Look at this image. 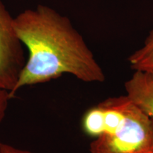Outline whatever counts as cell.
<instances>
[{
	"label": "cell",
	"mask_w": 153,
	"mask_h": 153,
	"mask_svg": "<svg viewBox=\"0 0 153 153\" xmlns=\"http://www.w3.org/2000/svg\"><path fill=\"white\" fill-rule=\"evenodd\" d=\"M17 36L27 49V60L10 93L45 83L65 74L85 82H103L105 74L81 34L67 16L46 5L14 17Z\"/></svg>",
	"instance_id": "1"
},
{
	"label": "cell",
	"mask_w": 153,
	"mask_h": 153,
	"mask_svg": "<svg viewBox=\"0 0 153 153\" xmlns=\"http://www.w3.org/2000/svg\"><path fill=\"white\" fill-rule=\"evenodd\" d=\"M82 126L94 137L89 153H153V120L126 95L110 97L88 109Z\"/></svg>",
	"instance_id": "2"
},
{
	"label": "cell",
	"mask_w": 153,
	"mask_h": 153,
	"mask_svg": "<svg viewBox=\"0 0 153 153\" xmlns=\"http://www.w3.org/2000/svg\"><path fill=\"white\" fill-rule=\"evenodd\" d=\"M26 60L24 45L15 30L14 17L0 0V88L9 95Z\"/></svg>",
	"instance_id": "3"
},
{
	"label": "cell",
	"mask_w": 153,
	"mask_h": 153,
	"mask_svg": "<svg viewBox=\"0 0 153 153\" xmlns=\"http://www.w3.org/2000/svg\"><path fill=\"white\" fill-rule=\"evenodd\" d=\"M125 89L132 102L153 120V73L135 71Z\"/></svg>",
	"instance_id": "4"
},
{
	"label": "cell",
	"mask_w": 153,
	"mask_h": 153,
	"mask_svg": "<svg viewBox=\"0 0 153 153\" xmlns=\"http://www.w3.org/2000/svg\"><path fill=\"white\" fill-rule=\"evenodd\" d=\"M130 65L135 71L153 73V29L140 48L128 57Z\"/></svg>",
	"instance_id": "5"
},
{
	"label": "cell",
	"mask_w": 153,
	"mask_h": 153,
	"mask_svg": "<svg viewBox=\"0 0 153 153\" xmlns=\"http://www.w3.org/2000/svg\"><path fill=\"white\" fill-rule=\"evenodd\" d=\"M11 99L9 91L0 88V125L5 118L8 108L9 101Z\"/></svg>",
	"instance_id": "6"
},
{
	"label": "cell",
	"mask_w": 153,
	"mask_h": 153,
	"mask_svg": "<svg viewBox=\"0 0 153 153\" xmlns=\"http://www.w3.org/2000/svg\"><path fill=\"white\" fill-rule=\"evenodd\" d=\"M0 153H35L30 151L22 150L13 145L4 143H0Z\"/></svg>",
	"instance_id": "7"
}]
</instances>
